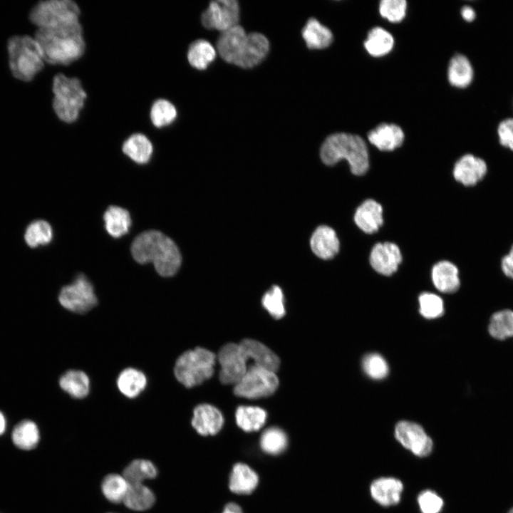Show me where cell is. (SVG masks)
Listing matches in <instances>:
<instances>
[{
    "mask_svg": "<svg viewBox=\"0 0 513 513\" xmlns=\"http://www.w3.org/2000/svg\"><path fill=\"white\" fill-rule=\"evenodd\" d=\"M259 477L251 467L243 463H236L230 472L229 487L238 494H249L257 487Z\"/></svg>",
    "mask_w": 513,
    "mask_h": 513,
    "instance_id": "cb8c5ba5",
    "label": "cell"
},
{
    "mask_svg": "<svg viewBox=\"0 0 513 513\" xmlns=\"http://www.w3.org/2000/svg\"><path fill=\"white\" fill-rule=\"evenodd\" d=\"M63 390L75 398H83L89 393L90 380L88 375L81 370H70L59 380Z\"/></svg>",
    "mask_w": 513,
    "mask_h": 513,
    "instance_id": "f546056e",
    "label": "cell"
},
{
    "mask_svg": "<svg viewBox=\"0 0 513 513\" xmlns=\"http://www.w3.org/2000/svg\"><path fill=\"white\" fill-rule=\"evenodd\" d=\"M53 238L51 226L45 220H36L27 227L24 239L28 246L36 248L49 244Z\"/></svg>",
    "mask_w": 513,
    "mask_h": 513,
    "instance_id": "f35d334b",
    "label": "cell"
},
{
    "mask_svg": "<svg viewBox=\"0 0 513 513\" xmlns=\"http://www.w3.org/2000/svg\"><path fill=\"white\" fill-rule=\"evenodd\" d=\"M6 427V421L5 416L0 411V435H2L5 432Z\"/></svg>",
    "mask_w": 513,
    "mask_h": 513,
    "instance_id": "816d5d0a",
    "label": "cell"
},
{
    "mask_svg": "<svg viewBox=\"0 0 513 513\" xmlns=\"http://www.w3.org/2000/svg\"><path fill=\"white\" fill-rule=\"evenodd\" d=\"M417 502L421 513H440L444 507L443 499L430 489L421 491Z\"/></svg>",
    "mask_w": 513,
    "mask_h": 513,
    "instance_id": "f6af8a7d",
    "label": "cell"
},
{
    "mask_svg": "<svg viewBox=\"0 0 513 513\" xmlns=\"http://www.w3.org/2000/svg\"><path fill=\"white\" fill-rule=\"evenodd\" d=\"M177 115V112L175 105L165 99H158L155 101L150 113L152 123L158 128L172 124Z\"/></svg>",
    "mask_w": 513,
    "mask_h": 513,
    "instance_id": "ab89813d",
    "label": "cell"
},
{
    "mask_svg": "<svg viewBox=\"0 0 513 513\" xmlns=\"http://www.w3.org/2000/svg\"><path fill=\"white\" fill-rule=\"evenodd\" d=\"M278 385L279 380L275 372L252 365L235 384L234 392L239 397L256 399L273 394Z\"/></svg>",
    "mask_w": 513,
    "mask_h": 513,
    "instance_id": "ba28073f",
    "label": "cell"
},
{
    "mask_svg": "<svg viewBox=\"0 0 513 513\" xmlns=\"http://www.w3.org/2000/svg\"><path fill=\"white\" fill-rule=\"evenodd\" d=\"M215 57L216 51L213 46L203 39L192 42L187 51V60L190 64L199 70L206 69Z\"/></svg>",
    "mask_w": 513,
    "mask_h": 513,
    "instance_id": "d6a6232c",
    "label": "cell"
},
{
    "mask_svg": "<svg viewBox=\"0 0 513 513\" xmlns=\"http://www.w3.org/2000/svg\"><path fill=\"white\" fill-rule=\"evenodd\" d=\"M404 137L398 125L389 123H381L368 134L370 142L382 151H391L400 147Z\"/></svg>",
    "mask_w": 513,
    "mask_h": 513,
    "instance_id": "ffe728a7",
    "label": "cell"
},
{
    "mask_svg": "<svg viewBox=\"0 0 513 513\" xmlns=\"http://www.w3.org/2000/svg\"><path fill=\"white\" fill-rule=\"evenodd\" d=\"M239 19V6L235 0L213 1L201 16L205 28L222 31L238 25Z\"/></svg>",
    "mask_w": 513,
    "mask_h": 513,
    "instance_id": "8fae6325",
    "label": "cell"
},
{
    "mask_svg": "<svg viewBox=\"0 0 513 513\" xmlns=\"http://www.w3.org/2000/svg\"><path fill=\"white\" fill-rule=\"evenodd\" d=\"M35 39L44 61L53 65H68L84 53L86 43L81 23L60 28H38Z\"/></svg>",
    "mask_w": 513,
    "mask_h": 513,
    "instance_id": "7a4b0ae2",
    "label": "cell"
},
{
    "mask_svg": "<svg viewBox=\"0 0 513 513\" xmlns=\"http://www.w3.org/2000/svg\"><path fill=\"white\" fill-rule=\"evenodd\" d=\"M497 135L499 144L513 151V118H504L499 123Z\"/></svg>",
    "mask_w": 513,
    "mask_h": 513,
    "instance_id": "7dc6e473",
    "label": "cell"
},
{
    "mask_svg": "<svg viewBox=\"0 0 513 513\" xmlns=\"http://www.w3.org/2000/svg\"><path fill=\"white\" fill-rule=\"evenodd\" d=\"M395 439L415 456L425 457L433 450V441L419 424L410 421L398 422L394 430Z\"/></svg>",
    "mask_w": 513,
    "mask_h": 513,
    "instance_id": "30bf717a",
    "label": "cell"
},
{
    "mask_svg": "<svg viewBox=\"0 0 513 513\" xmlns=\"http://www.w3.org/2000/svg\"><path fill=\"white\" fill-rule=\"evenodd\" d=\"M58 301L65 309L77 314H84L98 304L90 281L84 274H79L73 282L62 288Z\"/></svg>",
    "mask_w": 513,
    "mask_h": 513,
    "instance_id": "9c48e42d",
    "label": "cell"
},
{
    "mask_svg": "<svg viewBox=\"0 0 513 513\" xmlns=\"http://www.w3.org/2000/svg\"><path fill=\"white\" fill-rule=\"evenodd\" d=\"M215 358L214 353L203 348L187 351L175 363V378L187 388L199 385L213 375Z\"/></svg>",
    "mask_w": 513,
    "mask_h": 513,
    "instance_id": "8992f818",
    "label": "cell"
},
{
    "mask_svg": "<svg viewBox=\"0 0 513 513\" xmlns=\"http://www.w3.org/2000/svg\"><path fill=\"white\" fill-rule=\"evenodd\" d=\"M507 513H513V507H511V508L507 511Z\"/></svg>",
    "mask_w": 513,
    "mask_h": 513,
    "instance_id": "db71d44e",
    "label": "cell"
},
{
    "mask_svg": "<svg viewBox=\"0 0 513 513\" xmlns=\"http://www.w3.org/2000/svg\"><path fill=\"white\" fill-rule=\"evenodd\" d=\"M302 37L311 49H322L328 47L333 40L329 28L314 18L309 19L302 29Z\"/></svg>",
    "mask_w": 513,
    "mask_h": 513,
    "instance_id": "83f0119b",
    "label": "cell"
},
{
    "mask_svg": "<svg viewBox=\"0 0 513 513\" xmlns=\"http://www.w3.org/2000/svg\"><path fill=\"white\" fill-rule=\"evenodd\" d=\"M310 244L313 252L323 259L333 258L339 251V241L336 232L326 225L320 226L314 231Z\"/></svg>",
    "mask_w": 513,
    "mask_h": 513,
    "instance_id": "44dd1931",
    "label": "cell"
},
{
    "mask_svg": "<svg viewBox=\"0 0 513 513\" xmlns=\"http://www.w3.org/2000/svg\"><path fill=\"white\" fill-rule=\"evenodd\" d=\"M287 446L286 433L280 428L271 427L262 433L260 438L261 450L269 455H276L284 451Z\"/></svg>",
    "mask_w": 513,
    "mask_h": 513,
    "instance_id": "60d3db41",
    "label": "cell"
},
{
    "mask_svg": "<svg viewBox=\"0 0 513 513\" xmlns=\"http://www.w3.org/2000/svg\"><path fill=\"white\" fill-rule=\"evenodd\" d=\"M129 487V483L118 474H110L105 476L101 484L103 495L111 502H123Z\"/></svg>",
    "mask_w": 513,
    "mask_h": 513,
    "instance_id": "74e56055",
    "label": "cell"
},
{
    "mask_svg": "<svg viewBox=\"0 0 513 513\" xmlns=\"http://www.w3.org/2000/svg\"><path fill=\"white\" fill-rule=\"evenodd\" d=\"M222 513H243L239 505L234 502H229L224 506Z\"/></svg>",
    "mask_w": 513,
    "mask_h": 513,
    "instance_id": "f907efd6",
    "label": "cell"
},
{
    "mask_svg": "<svg viewBox=\"0 0 513 513\" xmlns=\"http://www.w3.org/2000/svg\"><path fill=\"white\" fill-rule=\"evenodd\" d=\"M52 90L53 108L57 117L67 123L76 121L87 97L81 81L59 73L53 78Z\"/></svg>",
    "mask_w": 513,
    "mask_h": 513,
    "instance_id": "5b68a950",
    "label": "cell"
},
{
    "mask_svg": "<svg viewBox=\"0 0 513 513\" xmlns=\"http://www.w3.org/2000/svg\"><path fill=\"white\" fill-rule=\"evenodd\" d=\"M236 422L245 432L259 430L265 423L266 413L259 407L239 406L237 409Z\"/></svg>",
    "mask_w": 513,
    "mask_h": 513,
    "instance_id": "e575fe53",
    "label": "cell"
},
{
    "mask_svg": "<svg viewBox=\"0 0 513 513\" xmlns=\"http://www.w3.org/2000/svg\"><path fill=\"white\" fill-rule=\"evenodd\" d=\"M240 350L247 360L252 361V365L276 372L279 367V357L267 346L253 339H244L239 344Z\"/></svg>",
    "mask_w": 513,
    "mask_h": 513,
    "instance_id": "2e32d148",
    "label": "cell"
},
{
    "mask_svg": "<svg viewBox=\"0 0 513 513\" xmlns=\"http://www.w3.org/2000/svg\"><path fill=\"white\" fill-rule=\"evenodd\" d=\"M269 49V41L263 34H247L243 49L234 65L244 68H253L266 57Z\"/></svg>",
    "mask_w": 513,
    "mask_h": 513,
    "instance_id": "e0dca14e",
    "label": "cell"
},
{
    "mask_svg": "<svg viewBox=\"0 0 513 513\" xmlns=\"http://www.w3.org/2000/svg\"><path fill=\"white\" fill-rule=\"evenodd\" d=\"M420 313L426 318H435L444 313V305L442 299L432 293L424 292L418 299Z\"/></svg>",
    "mask_w": 513,
    "mask_h": 513,
    "instance_id": "b9f144b4",
    "label": "cell"
},
{
    "mask_svg": "<svg viewBox=\"0 0 513 513\" xmlns=\"http://www.w3.org/2000/svg\"><path fill=\"white\" fill-rule=\"evenodd\" d=\"M394 45L393 36L381 27L373 28L368 33L364 46L373 56H382L389 53Z\"/></svg>",
    "mask_w": 513,
    "mask_h": 513,
    "instance_id": "836d02e7",
    "label": "cell"
},
{
    "mask_svg": "<svg viewBox=\"0 0 513 513\" xmlns=\"http://www.w3.org/2000/svg\"><path fill=\"white\" fill-rule=\"evenodd\" d=\"M487 172L488 166L484 159L467 153L457 160L452 173L456 181L464 186L472 187L480 182Z\"/></svg>",
    "mask_w": 513,
    "mask_h": 513,
    "instance_id": "4fadbf2b",
    "label": "cell"
},
{
    "mask_svg": "<svg viewBox=\"0 0 513 513\" xmlns=\"http://www.w3.org/2000/svg\"><path fill=\"white\" fill-rule=\"evenodd\" d=\"M320 155L327 165L346 160L351 171L356 175H364L369 167L366 144L357 135L338 133L329 135L321 145Z\"/></svg>",
    "mask_w": 513,
    "mask_h": 513,
    "instance_id": "3957f363",
    "label": "cell"
},
{
    "mask_svg": "<svg viewBox=\"0 0 513 513\" xmlns=\"http://www.w3.org/2000/svg\"><path fill=\"white\" fill-rule=\"evenodd\" d=\"M103 219L107 232L114 238H119L127 234L132 224L129 212L114 205L107 209Z\"/></svg>",
    "mask_w": 513,
    "mask_h": 513,
    "instance_id": "4316f807",
    "label": "cell"
},
{
    "mask_svg": "<svg viewBox=\"0 0 513 513\" xmlns=\"http://www.w3.org/2000/svg\"><path fill=\"white\" fill-rule=\"evenodd\" d=\"M404 486L402 481L393 477H380L372 481L370 494L372 499L382 507L397 505L401 499Z\"/></svg>",
    "mask_w": 513,
    "mask_h": 513,
    "instance_id": "9a60e30c",
    "label": "cell"
},
{
    "mask_svg": "<svg viewBox=\"0 0 513 513\" xmlns=\"http://www.w3.org/2000/svg\"><path fill=\"white\" fill-rule=\"evenodd\" d=\"M224 418L221 412L213 405L201 404L193 411L192 425L201 435H214L222 428Z\"/></svg>",
    "mask_w": 513,
    "mask_h": 513,
    "instance_id": "ac0fdd59",
    "label": "cell"
},
{
    "mask_svg": "<svg viewBox=\"0 0 513 513\" xmlns=\"http://www.w3.org/2000/svg\"><path fill=\"white\" fill-rule=\"evenodd\" d=\"M247 37L244 29L239 24L222 31L217 44L220 56L226 62L234 64L243 49Z\"/></svg>",
    "mask_w": 513,
    "mask_h": 513,
    "instance_id": "d6986e66",
    "label": "cell"
},
{
    "mask_svg": "<svg viewBox=\"0 0 513 513\" xmlns=\"http://www.w3.org/2000/svg\"><path fill=\"white\" fill-rule=\"evenodd\" d=\"M155 500V495L151 489L140 483L129 484L123 502L130 509L145 511L153 505Z\"/></svg>",
    "mask_w": 513,
    "mask_h": 513,
    "instance_id": "1f68e13d",
    "label": "cell"
},
{
    "mask_svg": "<svg viewBox=\"0 0 513 513\" xmlns=\"http://www.w3.org/2000/svg\"><path fill=\"white\" fill-rule=\"evenodd\" d=\"M402 261L399 247L391 242L378 243L370 254V263L379 274L389 276L395 272Z\"/></svg>",
    "mask_w": 513,
    "mask_h": 513,
    "instance_id": "5bb4252c",
    "label": "cell"
},
{
    "mask_svg": "<svg viewBox=\"0 0 513 513\" xmlns=\"http://www.w3.org/2000/svg\"><path fill=\"white\" fill-rule=\"evenodd\" d=\"M81 11L71 0L42 1L31 10L29 19L38 28H60L80 23Z\"/></svg>",
    "mask_w": 513,
    "mask_h": 513,
    "instance_id": "52a82bcc",
    "label": "cell"
},
{
    "mask_svg": "<svg viewBox=\"0 0 513 513\" xmlns=\"http://www.w3.org/2000/svg\"><path fill=\"white\" fill-rule=\"evenodd\" d=\"M262 305L271 316L276 319L285 314L284 296L278 286H273L262 298Z\"/></svg>",
    "mask_w": 513,
    "mask_h": 513,
    "instance_id": "7bdbcfd3",
    "label": "cell"
},
{
    "mask_svg": "<svg viewBox=\"0 0 513 513\" xmlns=\"http://www.w3.org/2000/svg\"><path fill=\"white\" fill-rule=\"evenodd\" d=\"M406 7L405 0H383L380 2L379 11L390 22H399L405 16Z\"/></svg>",
    "mask_w": 513,
    "mask_h": 513,
    "instance_id": "bcb514c9",
    "label": "cell"
},
{
    "mask_svg": "<svg viewBox=\"0 0 513 513\" xmlns=\"http://www.w3.org/2000/svg\"><path fill=\"white\" fill-rule=\"evenodd\" d=\"M508 254L513 256V244L510 247Z\"/></svg>",
    "mask_w": 513,
    "mask_h": 513,
    "instance_id": "f5cc1de1",
    "label": "cell"
},
{
    "mask_svg": "<svg viewBox=\"0 0 513 513\" xmlns=\"http://www.w3.org/2000/svg\"><path fill=\"white\" fill-rule=\"evenodd\" d=\"M500 268L507 278L513 280V256L508 253L503 256L500 261Z\"/></svg>",
    "mask_w": 513,
    "mask_h": 513,
    "instance_id": "c3c4849f",
    "label": "cell"
},
{
    "mask_svg": "<svg viewBox=\"0 0 513 513\" xmlns=\"http://www.w3.org/2000/svg\"><path fill=\"white\" fill-rule=\"evenodd\" d=\"M218 361L221 366L219 379L224 384H237L249 368L239 344L224 345L218 353Z\"/></svg>",
    "mask_w": 513,
    "mask_h": 513,
    "instance_id": "7c38bea8",
    "label": "cell"
},
{
    "mask_svg": "<svg viewBox=\"0 0 513 513\" xmlns=\"http://www.w3.org/2000/svg\"><path fill=\"white\" fill-rule=\"evenodd\" d=\"M131 254L140 264L152 262L157 272L164 277L175 274L182 261L175 242L156 230L145 231L137 236L131 245Z\"/></svg>",
    "mask_w": 513,
    "mask_h": 513,
    "instance_id": "6da1fadb",
    "label": "cell"
},
{
    "mask_svg": "<svg viewBox=\"0 0 513 513\" xmlns=\"http://www.w3.org/2000/svg\"><path fill=\"white\" fill-rule=\"evenodd\" d=\"M489 335L496 340L513 338V310L504 309L494 312L487 328Z\"/></svg>",
    "mask_w": 513,
    "mask_h": 513,
    "instance_id": "4dcf8cb0",
    "label": "cell"
},
{
    "mask_svg": "<svg viewBox=\"0 0 513 513\" xmlns=\"http://www.w3.org/2000/svg\"><path fill=\"white\" fill-rule=\"evenodd\" d=\"M40 439L39 430L36 423L26 420L18 423L12 432V440L14 445L22 450L34 448Z\"/></svg>",
    "mask_w": 513,
    "mask_h": 513,
    "instance_id": "d590c367",
    "label": "cell"
},
{
    "mask_svg": "<svg viewBox=\"0 0 513 513\" xmlns=\"http://www.w3.org/2000/svg\"><path fill=\"white\" fill-rule=\"evenodd\" d=\"M461 16L467 22H472L476 18V12L472 6L465 5L461 9Z\"/></svg>",
    "mask_w": 513,
    "mask_h": 513,
    "instance_id": "681fc988",
    "label": "cell"
},
{
    "mask_svg": "<svg viewBox=\"0 0 513 513\" xmlns=\"http://www.w3.org/2000/svg\"><path fill=\"white\" fill-rule=\"evenodd\" d=\"M447 78L452 86L459 88H467L472 83L474 68L466 56L457 53L452 56L448 66Z\"/></svg>",
    "mask_w": 513,
    "mask_h": 513,
    "instance_id": "d4e9b609",
    "label": "cell"
},
{
    "mask_svg": "<svg viewBox=\"0 0 513 513\" xmlns=\"http://www.w3.org/2000/svg\"><path fill=\"white\" fill-rule=\"evenodd\" d=\"M356 225L364 232L372 234L378 230L383 224V208L376 201L365 200L356 209L354 214Z\"/></svg>",
    "mask_w": 513,
    "mask_h": 513,
    "instance_id": "7402d4cb",
    "label": "cell"
},
{
    "mask_svg": "<svg viewBox=\"0 0 513 513\" xmlns=\"http://www.w3.org/2000/svg\"><path fill=\"white\" fill-rule=\"evenodd\" d=\"M157 474V468L152 462L138 459L130 462L125 467L122 475L129 484H140L145 480L153 479Z\"/></svg>",
    "mask_w": 513,
    "mask_h": 513,
    "instance_id": "8d00e7d4",
    "label": "cell"
},
{
    "mask_svg": "<svg viewBox=\"0 0 513 513\" xmlns=\"http://www.w3.org/2000/svg\"><path fill=\"white\" fill-rule=\"evenodd\" d=\"M123 152L138 164H146L153 152V147L150 140L141 133L130 135L123 143Z\"/></svg>",
    "mask_w": 513,
    "mask_h": 513,
    "instance_id": "484cf974",
    "label": "cell"
},
{
    "mask_svg": "<svg viewBox=\"0 0 513 513\" xmlns=\"http://www.w3.org/2000/svg\"><path fill=\"white\" fill-rule=\"evenodd\" d=\"M12 75L23 81H31L43 68L44 58L35 38L15 36L7 43Z\"/></svg>",
    "mask_w": 513,
    "mask_h": 513,
    "instance_id": "277c9868",
    "label": "cell"
},
{
    "mask_svg": "<svg viewBox=\"0 0 513 513\" xmlns=\"http://www.w3.org/2000/svg\"><path fill=\"white\" fill-rule=\"evenodd\" d=\"M147 378L145 374L133 368L123 370L117 380L119 390L129 398L137 397L145 388Z\"/></svg>",
    "mask_w": 513,
    "mask_h": 513,
    "instance_id": "f1b7e54d",
    "label": "cell"
},
{
    "mask_svg": "<svg viewBox=\"0 0 513 513\" xmlns=\"http://www.w3.org/2000/svg\"><path fill=\"white\" fill-rule=\"evenodd\" d=\"M362 366L366 374L373 379H382L388 373V363L378 353H372L365 356Z\"/></svg>",
    "mask_w": 513,
    "mask_h": 513,
    "instance_id": "ee69618b",
    "label": "cell"
},
{
    "mask_svg": "<svg viewBox=\"0 0 513 513\" xmlns=\"http://www.w3.org/2000/svg\"><path fill=\"white\" fill-rule=\"evenodd\" d=\"M432 279L436 289L442 293L456 292L460 286L458 268L448 261H441L434 265Z\"/></svg>",
    "mask_w": 513,
    "mask_h": 513,
    "instance_id": "603a6c76",
    "label": "cell"
}]
</instances>
